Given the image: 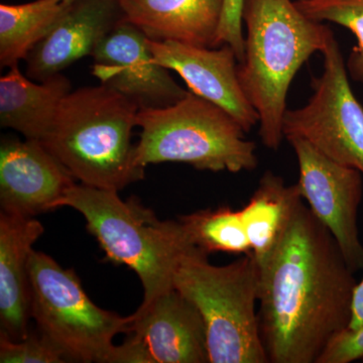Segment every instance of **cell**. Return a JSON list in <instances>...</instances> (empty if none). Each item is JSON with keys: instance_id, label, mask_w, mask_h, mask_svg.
<instances>
[{"instance_id": "20", "label": "cell", "mask_w": 363, "mask_h": 363, "mask_svg": "<svg viewBox=\"0 0 363 363\" xmlns=\"http://www.w3.org/2000/svg\"><path fill=\"white\" fill-rule=\"evenodd\" d=\"M191 242L207 255L213 252L250 255L247 230L240 211L230 207L201 210L179 218Z\"/></svg>"}, {"instance_id": "18", "label": "cell", "mask_w": 363, "mask_h": 363, "mask_svg": "<svg viewBox=\"0 0 363 363\" xmlns=\"http://www.w3.org/2000/svg\"><path fill=\"white\" fill-rule=\"evenodd\" d=\"M298 184L286 186L281 177L267 171L242 209L241 218L257 264H264L283 238L298 203Z\"/></svg>"}, {"instance_id": "2", "label": "cell", "mask_w": 363, "mask_h": 363, "mask_svg": "<svg viewBox=\"0 0 363 363\" xmlns=\"http://www.w3.org/2000/svg\"><path fill=\"white\" fill-rule=\"evenodd\" d=\"M245 58L238 63L241 88L259 117L267 149L283 142L286 96L293 79L310 57L323 52L333 33L313 21L292 0H245Z\"/></svg>"}, {"instance_id": "4", "label": "cell", "mask_w": 363, "mask_h": 363, "mask_svg": "<svg viewBox=\"0 0 363 363\" xmlns=\"http://www.w3.org/2000/svg\"><path fill=\"white\" fill-rule=\"evenodd\" d=\"M60 207L82 214L107 259L138 274L143 288L140 306L174 289L182 259L196 247L180 220H160L135 198L123 201L117 191L75 184Z\"/></svg>"}, {"instance_id": "25", "label": "cell", "mask_w": 363, "mask_h": 363, "mask_svg": "<svg viewBox=\"0 0 363 363\" xmlns=\"http://www.w3.org/2000/svg\"><path fill=\"white\" fill-rule=\"evenodd\" d=\"M363 326V278L353 291L351 317L348 328L358 329Z\"/></svg>"}, {"instance_id": "1", "label": "cell", "mask_w": 363, "mask_h": 363, "mask_svg": "<svg viewBox=\"0 0 363 363\" xmlns=\"http://www.w3.org/2000/svg\"><path fill=\"white\" fill-rule=\"evenodd\" d=\"M259 267L260 336L272 363H317L351 317L354 272L309 207L298 203Z\"/></svg>"}, {"instance_id": "14", "label": "cell", "mask_w": 363, "mask_h": 363, "mask_svg": "<svg viewBox=\"0 0 363 363\" xmlns=\"http://www.w3.org/2000/svg\"><path fill=\"white\" fill-rule=\"evenodd\" d=\"M119 0H75L52 32L26 58V75L44 81L84 57L123 21Z\"/></svg>"}, {"instance_id": "16", "label": "cell", "mask_w": 363, "mask_h": 363, "mask_svg": "<svg viewBox=\"0 0 363 363\" xmlns=\"http://www.w3.org/2000/svg\"><path fill=\"white\" fill-rule=\"evenodd\" d=\"M124 20L150 40L218 48L224 0H119Z\"/></svg>"}, {"instance_id": "10", "label": "cell", "mask_w": 363, "mask_h": 363, "mask_svg": "<svg viewBox=\"0 0 363 363\" xmlns=\"http://www.w3.org/2000/svg\"><path fill=\"white\" fill-rule=\"evenodd\" d=\"M92 74L140 109L162 108L188 94L164 68L154 61L149 38L121 21L92 54Z\"/></svg>"}, {"instance_id": "24", "label": "cell", "mask_w": 363, "mask_h": 363, "mask_svg": "<svg viewBox=\"0 0 363 363\" xmlns=\"http://www.w3.org/2000/svg\"><path fill=\"white\" fill-rule=\"evenodd\" d=\"M363 358V326L345 328L333 336L317 363H350Z\"/></svg>"}, {"instance_id": "5", "label": "cell", "mask_w": 363, "mask_h": 363, "mask_svg": "<svg viewBox=\"0 0 363 363\" xmlns=\"http://www.w3.org/2000/svg\"><path fill=\"white\" fill-rule=\"evenodd\" d=\"M194 247L182 259L174 288L199 310L206 327L210 363H269L255 306L259 267L252 253L226 266L210 264Z\"/></svg>"}, {"instance_id": "11", "label": "cell", "mask_w": 363, "mask_h": 363, "mask_svg": "<svg viewBox=\"0 0 363 363\" xmlns=\"http://www.w3.org/2000/svg\"><path fill=\"white\" fill-rule=\"evenodd\" d=\"M75 184L68 169L40 140L2 138L0 206L4 213L35 218L52 211Z\"/></svg>"}, {"instance_id": "17", "label": "cell", "mask_w": 363, "mask_h": 363, "mask_svg": "<svg viewBox=\"0 0 363 363\" xmlns=\"http://www.w3.org/2000/svg\"><path fill=\"white\" fill-rule=\"evenodd\" d=\"M71 91L70 80L62 74L35 83L18 66L9 68L0 78V125L42 142Z\"/></svg>"}, {"instance_id": "22", "label": "cell", "mask_w": 363, "mask_h": 363, "mask_svg": "<svg viewBox=\"0 0 363 363\" xmlns=\"http://www.w3.org/2000/svg\"><path fill=\"white\" fill-rule=\"evenodd\" d=\"M1 363H63L67 362L61 352L42 333L28 334L23 340L13 341L0 336Z\"/></svg>"}, {"instance_id": "12", "label": "cell", "mask_w": 363, "mask_h": 363, "mask_svg": "<svg viewBox=\"0 0 363 363\" xmlns=\"http://www.w3.org/2000/svg\"><path fill=\"white\" fill-rule=\"evenodd\" d=\"M149 45L157 64L175 71L191 92L224 109L245 133L259 123V114L241 88L238 57L228 45L216 49L149 39Z\"/></svg>"}, {"instance_id": "15", "label": "cell", "mask_w": 363, "mask_h": 363, "mask_svg": "<svg viewBox=\"0 0 363 363\" xmlns=\"http://www.w3.org/2000/svg\"><path fill=\"white\" fill-rule=\"evenodd\" d=\"M44 226L35 218L0 214V336L20 341L30 334L28 262Z\"/></svg>"}, {"instance_id": "26", "label": "cell", "mask_w": 363, "mask_h": 363, "mask_svg": "<svg viewBox=\"0 0 363 363\" xmlns=\"http://www.w3.org/2000/svg\"><path fill=\"white\" fill-rule=\"evenodd\" d=\"M65 1L73 2V1H75V0H65Z\"/></svg>"}, {"instance_id": "27", "label": "cell", "mask_w": 363, "mask_h": 363, "mask_svg": "<svg viewBox=\"0 0 363 363\" xmlns=\"http://www.w3.org/2000/svg\"><path fill=\"white\" fill-rule=\"evenodd\" d=\"M362 362H363V358H362Z\"/></svg>"}, {"instance_id": "23", "label": "cell", "mask_w": 363, "mask_h": 363, "mask_svg": "<svg viewBox=\"0 0 363 363\" xmlns=\"http://www.w3.org/2000/svg\"><path fill=\"white\" fill-rule=\"evenodd\" d=\"M245 0H224L217 45H228L238 57V63L245 58V35L242 33V11Z\"/></svg>"}, {"instance_id": "13", "label": "cell", "mask_w": 363, "mask_h": 363, "mask_svg": "<svg viewBox=\"0 0 363 363\" xmlns=\"http://www.w3.org/2000/svg\"><path fill=\"white\" fill-rule=\"evenodd\" d=\"M128 336L142 346L150 363H210L202 315L175 288L140 306Z\"/></svg>"}, {"instance_id": "6", "label": "cell", "mask_w": 363, "mask_h": 363, "mask_svg": "<svg viewBox=\"0 0 363 363\" xmlns=\"http://www.w3.org/2000/svg\"><path fill=\"white\" fill-rule=\"evenodd\" d=\"M138 126L135 156L143 168L174 162L200 171L236 174L259 166L257 145L245 138L240 124L191 91L169 106L140 109Z\"/></svg>"}, {"instance_id": "8", "label": "cell", "mask_w": 363, "mask_h": 363, "mask_svg": "<svg viewBox=\"0 0 363 363\" xmlns=\"http://www.w3.org/2000/svg\"><path fill=\"white\" fill-rule=\"evenodd\" d=\"M322 54L324 71L313 78L314 93L305 106L286 111L284 135L286 140L302 138L363 175V106L351 88L334 35Z\"/></svg>"}, {"instance_id": "9", "label": "cell", "mask_w": 363, "mask_h": 363, "mask_svg": "<svg viewBox=\"0 0 363 363\" xmlns=\"http://www.w3.org/2000/svg\"><path fill=\"white\" fill-rule=\"evenodd\" d=\"M286 140L297 157V184L303 199L332 234L350 269L359 271L363 269V245L357 218L362 201V174L325 156L302 138Z\"/></svg>"}, {"instance_id": "19", "label": "cell", "mask_w": 363, "mask_h": 363, "mask_svg": "<svg viewBox=\"0 0 363 363\" xmlns=\"http://www.w3.org/2000/svg\"><path fill=\"white\" fill-rule=\"evenodd\" d=\"M72 2L35 0L0 4V66L13 68L52 32Z\"/></svg>"}, {"instance_id": "3", "label": "cell", "mask_w": 363, "mask_h": 363, "mask_svg": "<svg viewBox=\"0 0 363 363\" xmlns=\"http://www.w3.org/2000/svg\"><path fill=\"white\" fill-rule=\"evenodd\" d=\"M138 111L107 86L72 90L43 145L83 185L119 192L145 178L131 142Z\"/></svg>"}, {"instance_id": "21", "label": "cell", "mask_w": 363, "mask_h": 363, "mask_svg": "<svg viewBox=\"0 0 363 363\" xmlns=\"http://www.w3.org/2000/svg\"><path fill=\"white\" fill-rule=\"evenodd\" d=\"M303 13L313 21L337 23L348 28L357 40L348 57V73L363 83V0H296Z\"/></svg>"}, {"instance_id": "7", "label": "cell", "mask_w": 363, "mask_h": 363, "mask_svg": "<svg viewBox=\"0 0 363 363\" xmlns=\"http://www.w3.org/2000/svg\"><path fill=\"white\" fill-rule=\"evenodd\" d=\"M28 281L30 316L67 362L113 363V339L130 333L133 315L123 317L97 307L75 272L35 250L28 262Z\"/></svg>"}]
</instances>
